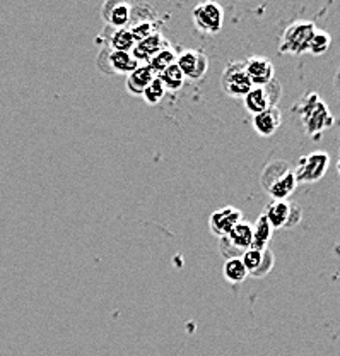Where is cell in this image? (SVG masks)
Masks as SVG:
<instances>
[{"label": "cell", "instance_id": "6da1fadb", "mask_svg": "<svg viewBox=\"0 0 340 356\" xmlns=\"http://www.w3.org/2000/svg\"><path fill=\"white\" fill-rule=\"evenodd\" d=\"M315 33H316V26L313 24V22L309 21L293 22V24L284 31L279 50L282 51V54H291V55L305 54V51H308L309 42H312Z\"/></svg>", "mask_w": 340, "mask_h": 356}, {"label": "cell", "instance_id": "7a4b0ae2", "mask_svg": "<svg viewBox=\"0 0 340 356\" xmlns=\"http://www.w3.org/2000/svg\"><path fill=\"white\" fill-rule=\"evenodd\" d=\"M301 117L306 125V131L309 136H316L321 134L327 127H330L334 118L328 113V108L325 103L318 99V95H308L306 98V105L301 106Z\"/></svg>", "mask_w": 340, "mask_h": 356}, {"label": "cell", "instance_id": "3957f363", "mask_svg": "<svg viewBox=\"0 0 340 356\" xmlns=\"http://www.w3.org/2000/svg\"><path fill=\"white\" fill-rule=\"evenodd\" d=\"M328 163H330V158H328L327 153H321V151L305 156V158L299 159L298 166H296V172H293L296 181L298 184L318 181L327 173Z\"/></svg>", "mask_w": 340, "mask_h": 356}, {"label": "cell", "instance_id": "277c9868", "mask_svg": "<svg viewBox=\"0 0 340 356\" xmlns=\"http://www.w3.org/2000/svg\"><path fill=\"white\" fill-rule=\"evenodd\" d=\"M250 77L245 72L243 62H231L223 74V89L231 98H245L251 91Z\"/></svg>", "mask_w": 340, "mask_h": 356}, {"label": "cell", "instance_id": "5b68a950", "mask_svg": "<svg viewBox=\"0 0 340 356\" xmlns=\"http://www.w3.org/2000/svg\"><path fill=\"white\" fill-rule=\"evenodd\" d=\"M194 22L197 29L205 35H216L221 31L224 22V13L221 6L214 2L198 3L194 9Z\"/></svg>", "mask_w": 340, "mask_h": 356}, {"label": "cell", "instance_id": "8992f818", "mask_svg": "<svg viewBox=\"0 0 340 356\" xmlns=\"http://www.w3.org/2000/svg\"><path fill=\"white\" fill-rule=\"evenodd\" d=\"M264 216L271 222L272 228L294 226L301 221V207L287 200H273L265 209Z\"/></svg>", "mask_w": 340, "mask_h": 356}, {"label": "cell", "instance_id": "52a82bcc", "mask_svg": "<svg viewBox=\"0 0 340 356\" xmlns=\"http://www.w3.org/2000/svg\"><path fill=\"white\" fill-rule=\"evenodd\" d=\"M98 67L103 72L108 74H130L139 67V64H137V60L130 54L113 51L110 48H105L98 57Z\"/></svg>", "mask_w": 340, "mask_h": 356}, {"label": "cell", "instance_id": "ba28073f", "mask_svg": "<svg viewBox=\"0 0 340 356\" xmlns=\"http://www.w3.org/2000/svg\"><path fill=\"white\" fill-rule=\"evenodd\" d=\"M176 65L182 70L185 77L198 81L205 76L207 69H209V60H207L205 54H202V51L187 50L183 54L176 55Z\"/></svg>", "mask_w": 340, "mask_h": 356}, {"label": "cell", "instance_id": "9c48e42d", "mask_svg": "<svg viewBox=\"0 0 340 356\" xmlns=\"http://www.w3.org/2000/svg\"><path fill=\"white\" fill-rule=\"evenodd\" d=\"M241 261H243V264H245L246 273H248L250 276L262 277L272 270L273 254L269 250V248H264V250L248 248V250L243 252Z\"/></svg>", "mask_w": 340, "mask_h": 356}, {"label": "cell", "instance_id": "30bf717a", "mask_svg": "<svg viewBox=\"0 0 340 356\" xmlns=\"http://www.w3.org/2000/svg\"><path fill=\"white\" fill-rule=\"evenodd\" d=\"M241 221H243L241 211L236 209V207L232 206H226L223 207V209L212 213V216H210L209 220L210 232H212L214 235L224 238V236H228L229 232H231V229Z\"/></svg>", "mask_w": 340, "mask_h": 356}, {"label": "cell", "instance_id": "8fae6325", "mask_svg": "<svg viewBox=\"0 0 340 356\" xmlns=\"http://www.w3.org/2000/svg\"><path fill=\"white\" fill-rule=\"evenodd\" d=\"M221 245H223V247H231L229 259L232 257V254L248 250V248H251V245H253V226L245 221L238 222V225L229 232V235L221 240Z\"/></svg>", "mask_w": 340, "mask_h": 356}, {"label": "cell", "instance_id": "7c38bea8", "mask_svg": "<svg viewBox=\"0 0 340 356\" xmlns=\"http://www.w3.org/2000/svg\"><path fill=\"white\" fill-rule=\"evenodd\" d=\"M245 72L253 86H267L273 81V64L269 58L257 57V55L245 62Z\"/></svg>", "mask_w": 340, "mask_h": 356}, {"label": "cell", "instance_id": "4fadbf2b", "mask_svg": "<svg viewBox=\"0 0 340 356\" xmlns=\"http://www.w3.org/2000/svg\"><path fill=\"white\" fill-rule=\"evenodd\" d=\"M103 19L110 28H125L132 21V7L128 3L120 2V0L106 2L103 6Z\"/></svg>", "mask_w": 340, "mask_h": 356}, {"label": "cell", "instance_id": "5bb4252c", "mask_svg": "<svg viewBox=\"0 0 340 356\" xmlns=\"http://www.w3.org/2000/svg\"><path fill=\"white\" fill-rule=\"evenodd\" d=\"M243 99H245L246 110L253 115L262 113V111L267 108H272V106H275V102H277V98H273L271 92V83H269L267 86H262V88L253 86L251 88V91Z\"/></svg>", "mask_w": 340, "mask_h": 356}, {"label": "cell", "instance_id": "9a60e30c", "mask_svg": "<svg viewBox=\"0 0 340 356\" xmlns=\"http://www.w3.org/2000/svg\"><path fill=\"white\" fill-rule=\"evenodd\" d=\"M168 44H166V40L164 36L161 35V33H154V35L147 36V38H144L142 42H137L134 50L130 51L132 57L135 58L137 64L140 65V62H149L151 58L154 57V55L158 54V51H161L162 48H166Z\"/></svg>", "mask_w": 340, "mask_h": 356}, {"label": "cell", "instance_id": "2e32d148", "mask_svg": "<svg viewBox=\"0 0 340 356\" xmlns=\"http://www.w3.org/2000/svg\"><path fill=\"white\" fill-rule=\"evenodd\" d=\"M105 36H106V42H108L110 50L125 51V54H130V51L134 50L135 40L128 28L114 29V28H110V26H106Z\"/></svg>", "mask_w": 340, "mask_h": 356}, {"label": "cell", "instance_id": "e0dca14e", "mask_svg": "<svg viewBox=\"0 0 340 356\" xmlns=\"http://www.w3.org/2000/svg\"><path fill=\"white\" fill-rule=\"evenodd\" d=\"M280 122H282V117L275 106L253 115V129L264 137H271L280 127Z\"/></svg>", "mask_w": 340, "mask_h": 356}, {"label": "cell", "instance_id": "ac0fdd59", "mask_svg": "<svg viewBox=\"0 0 340 356\" xmlns=\"http://www.w3.org/2000/svg\"><path fill=\"white\" fill-rule=\"evenodd\" d=\"M296 185H298V181H296L294 173L291 170H286L279 177L273 178L267 185V191L273 200H287V197L294 192Z\"/></svg>", "mask_w": 340, "mask_h": 356}, {"label": "cell", "instance_id": "d6986e66", "mask_svg": "<svg viewBox=\"0 0 340 356\" xmlns=\"http://www.w3.org/2000/svg\"><path fill=\"white\" fill-rule=\"evenodd\" d=\"M156 74L153 72L147 64H140L134 72L128 74L127 77V89L132 92V95H142L146 91V88L149 86L154 81Z\"/></svg>", "mask_w": 340, "mask_h": 356}, {"label": "cell", "instance_id": "ffe728a7", "mask_svg": "<svg viewBox=\"0 0 340 356\" xmlns=\"http://www.w3.org/2000/svg\"><path fill=\"white\" fill-rule=\"evenodd\" d=\"M272 233L273 228L271 226V222L262 214L253 226V245H251V248H257V250L267 248V245L272 238Z\"/></svg>", "mask_w": 340, "mask_h": 356}, {"label": "cell", "instance_id": "44dd1931", "mask_svg": "<svg viewBox=\"0 0 340 356\" xmlns=\"http://www.w3.org/2000/svg\"><path fill=\"white\" fill-rule=\"evenodd\" d=\"M224 277L232 284L243 283L248 277L246 267L243 264L241 257H231L224 262Z\"/></svg>", "mask_w": 340, "mask_h": 356}, {"label": "cell", "instance_id": "7402d4cb", "mask_svg": "<svg viewBox=\"0 0 340 356\" xmlns=\"http://www.w3.org/2000/svg\"><path fill=\"white\" fill-rule=\"evenodd\" d=\"M158 77L164 84L166 91H178V89H182L185 83V76L182 74V70L178 69L176 62L173 65H169L166 70H162Z\"/></svg>", "mask_w": 340, "mask_h": 356}, {"label": "cell", "instance_id": "603a6c76", "mask_svg": "<svg viewBox=\"0 0 340 356\" xmlns=\"http://www.w3.org/2000/svg\"><path fill=\"white\" fill-rule=\"evenodd\" d=\"M176 62V54L173 48L166 47L162 48L161 51H158L156 55H154L153 58H151L149 62H147V65L153 69V72L156 74V76H159V74L162 72V70L168 69L169 65H173Z\"/></svg>", "mask_w": 340, "mask_h": 356}, {"label": "cell", "instance_id": "cb8c5ba5", "mask_svg": "<svg viewBox=\"0 0 340 356\" xmlns=\"http://www.w3.org/2000/svg\"><path fill=\"white\" fill-rule=\"evenodd\" d=\"M164 95H166L164 84H162L161 79L156 76L153 83H151L149 86L146 88V91L142 92V98L146 99V103H149V105H158L159 102H162Z\"/></svg>", "mask_w": 340, "mask_h": 356}, {"label": "cell", "instance_id": "d4e9b609", "mask_svg": "<svg viewBox=\"0 0 340 356\" xmlns=\"http://www.w3.org/2000/svg\"><path fill=\"white\" fill-rule=\"evenodd\" d=\"M128 29H130L132 36H134V40L137 43V42H142V40L147 38V36L154 35V33H156V24L149 19H142V21L135 22V24H132V28H128Z\"/></svg>", "mask_w": 340, "mask_h": 356}, {"label": "cell", "instance_id": "484cf974", "mask_svg": "<svg viewBox=\"0 0 340 356\" xmlns=\"http://www.w3.org/2000/svg\"><path fill=\"white\" fill-rule=\"evenodd\" d=\"M330 35L328 33H323V31H316L315 35H313L312 42H309V48L308 51H312L313 55H323L325 51L330 48Z\"/></svg>", "mask_w": 340, "mask_h": 356}, {"label": "cell", "instance_id": "4316f807", "mask_svg": "<svg viewBox=\"0 0 340 356\" xmlns=\"http://www.w3.org/2000/svg\"><path fill=\"white\" fill-rule=\"evenodd\" d=\"M337 172L340 173V159H339V165H337Z\"/></svg>", "mask_w": 340, "mask_h": 356}]
</instances>
